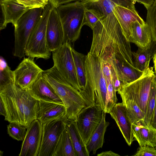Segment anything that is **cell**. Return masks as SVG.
I'll return each instance as SVG.
<instances>
[{
  "label": "cell",
  "instance_id": "6da1fadb",
  "mask_svg": "<svg viewBox=\"0 0 156 156\" xmlns=\"http://www.w3.org/2000/svg\"><path fill=\"white\" fill-rule=\"evenodd\" d=\"M90 53L115 67L122 63L134 66L130 43L113 12L101 18L92 29Z\"/></svg>",
  "mask_w": 156,
  "mask_h": 156
},
{
  "label": "cell",
  "instance_id": "44dd1931",
  "mask_svg": "<svg viewBox=\"0 0 156 156\" xmlns=\"http://www.w3.org/2000/svg\"><path fill=\"white\" fill-rule=\"evenodd\" d=\"M128 41L135 44L138 48L150 49L153 41L150 30L146 23L141 24L137 21L132 24Z\"/></svg>",
  "mask_w": 156,
  "mask_h": 156
},
{
  "label": "cell",
  "instance_id": "4dcf8cb0",
  "mask_svg": "<svg viewBox=\"0 0 156 156\" xmlns=\"http://www.w3.org/2000/svg\"><path fill=\"white\" fill-rule=\"evenodd\" d=\"M0 64V87L14 83L13 71L1 57Z\"/></svg>",
  "mask_w": 156,
  "mask_h": 156
},
{
  "label": "cell",
  "instance_id": "9c48e42d",
  "mask_svg": "<svg viewBox=\"0 0 156 156\" xmlns=\"http://www.w3.org/2000/svg\"><path fill=\"white\" fill-rule=\"evenodd\" d=\"M67 119L66 117L42 124L41 141L38 156H54Z\"/></svg>",
  "mask_w": 156,
  "mask_h": 156
},
{
  "label": "cell",
  "instance_id": "ba28073f",
  "mask_svg": "<svg viewBox=\"0 0 156 156\" xmlns=\"http://www.w3.org/2000/svg\"><path fill=\"white\" fill-rule=\"evenodd\" d=\"M71 44L66 42L52 51L54 66L62 76L73 87L80 91L78 82Z\"/></svg>",
  "mask_w": 156,
  "mask_h": 156
},
{
  "label": "cell",
  "instance_id": "d4e9b609",
  "mask_svg": "<svg viewBox=\"0 0 156 156\" xmlns=\"http://www.w3.org/2000/svg\"><path fill=\"white\" fill-rule=\"evenodd\" d=\"M106 113L103 112L100 122L86 144L87 149L90 153L92 151L94 154H95L97 151L103 146L105 134L109 124L105 120Z\"/></svg>",
  "mask_w": 156,
  "mask_h": 156
},
{
  "label": "cell",
  "instance_id": "60d3db41",
  "mask_svg": "<svg viewBox=\"0 0 156 156\" xmlns=\"http://www.w3.org/2000/svg\"><path fill=\"white\" fill-rule=\"evenodd\" d=\"M0 114L4 117L5 115V108L2 99L1 98H0Z\"/></svg>",
  "mask_w": 156,
  "mask_h": 156
},
{
  "label": "cell",
  "instance_id": "f35d334b",
  "mask_svg": "<svg viewBox=\"0 0 156 156\" xmlns=\"http://www.w3.org/2000/svg\"><path fill=\"white\" fill-rule=\"evenodd\" d=\"M97 156H119V154H116L111 151H103L101 153L98 154L97 155Z\"/></svg>",
  "mask_w": 156,
  "mask_h": 156
},
{
  "label": "cell",
  "instance_id": "d6986e66",
  "mask_svg": "<svg viewBox=\"0 0 156 156\" xmlns=\"http://www.w3.org/2000/svg\"><path fill=\"white\" fill-rule=\"evenodd\" d=\"M3 15L0 30L5 29L9 23L15 27L22 16L30 9L19 3L17 0H7L0 3Z\"/></svg>",
  "mask_w": 156,
  "mask_h": 156
},
{
  "label": "cell",
  "instance_id": "277c9868",
  "mask_svg": "<svg viewBox=\"0 0 156 156\" xmlns=\"http://www.w3.org/2000/svg\"><path fill=\"white\" fill-rule=\"evenodd\" d=\"M85 66L86 83L83 88L88 95L96 97V103L105 113L107 99V88L100 59L88 53L86 55Z\"/></svg>",
  "mask_w": 156,
  "mask_h": 156
},
{
  "label": "cell",
  "instance_id": "ac0fdd59",
  "mask_svg": "<svg viewBox=\"0 0 156 156\" xmlns=\"http://www.w3.org/2000/svg\"><path fill=\"white\" fill-rule=\"evenodd\" d=\"M66 117V110L63 105L38 101L37 119L42 124L54 120L62 119Z\"/></svg>",
  "mask_w": 156,
  "mask_h": 156
},
{
  "label": "cell",
  "instance_id": "52a82bcc",
  "mask_svg": "<svg viewBox=\"0 0 156 156\" xmlns=\"http://www.w3.org/2000/svg\"><path fill=\"white\" fill-rule=\"evenodd\" d=\"M44 8L30 9L20 18L15 27L13 55L22 58L25 56L28 39L42 16Z\"/></svg>",
  "mask_w": 156,
  "mask_h": 156
},
{
  "label": "cell",
  "instance_id": "1f68e13d",
  "mask_svg": "<svg viewBox=\"0 0 156 156\" xmlns=\"http://www.w3.org/2000/svg\"><path fill=\"white\" fill-rule=\"evenodd\" d=\"M27 126L10 122L7 126V132L12 138L18 141H23L27 131Z\"/></svg>",
  "mask_w": 156,
  "mask_h": 156
},
{
  "label": "cell",
  "instance_id": "f6af8a7d",
  "mask_svg": "<svg viewBox=\"0 0 156 156\" xmlns=\"http://www.w3.org/2000/svg\"><path fill=\"white\" fill-rule=\"evenodd\" d=\"M7 0H0V3Z\"/></svg>",
  "mask_w": 156,
  "mask_h": 156
},
{
  "label": "cell",
  "instance_id": "603a6c76",
  "mask_svg": "<svg viewBox=\"0 0 156 156\" xmlns=\"http://www.w3.org/2000/svg\"><path fill=\"white\" fill-rule=\"evenodd\" d=\"M118 93L121 98L122 102L126 108L132 124L144 120V112L138 106L132 94L123 83Z\"/></svg>",
  "mask_w": 156,
  "mask_h": 156
},
{
  "label": "cell",
  "instance_id": "7402d4cb",
  "mask_svg": "<svg viewBox=\"0 0 156 156\" xmlns=\"http://www.w3.org/2000/svg\"><path fill=\"white\" fill-rule=\"evenodd\" d=\"M132 128L134 138L140 146L153 147L156 141V129L151 125L147 124L144 120L133 124Z\"/></svg>",
  "mask_w": 156,
  "mask_h": 156
},
{
  "label": "cell",
  "instance_id": "74e56055",
  "mask_svg": "<svg viewBox=\"0 0 156 156\" xmlns=\"http://www.w3.org/2000/svg\"><path fill=\"white\" fill-rule=\"evenodd\" d=\"M136 2L142 4L147 9L153 4L154 0H132Z\"/></svg>",
  "mask_w": 156,
  "mask_h": 156
},
{
  "label": "cell",
  "instance_id": "484cf974",
  "mask_svg": "<svg viewBox=\"0 0 156 156\" xmlns=\"http://www.w3.org/2000/svg\"><path fill=\"white\" fill-rule=\"evenodd\" d=\"M66 127L68 129L76 156H89L90 153L83 139L74 120L67 119Z\"/></svg>",
  "mask_w": 156,
  "mask_h": 156
},
{
  "label": "cell",
  "instance_id": "4fadbf2b",
  "mask_svg": "<svg viewBox=\"0 0 156 156\" xmlns=\"http://www.w3.org/2000/svg\"><path fill=\"white\" fill-rule=\"evenodd\" d=\"M42 124L36 119L27 127L19 156H38L42 138Z\"/></svg>",
  "mask_w": 156,
  "mask_h": 156
},
{
  "label": "cell",
  "instance_id": "30bf717a",
  "mask_svg": "<svg viewBox=\"0 0 156 156\" xmlns=\"http://www.w3.org/2000/svg\"><path fill=\"white\" fill-rule=\"evenodd\" d=\"M155 75L153 68L149 66L143 71L142 75L138 79L123 84L133 96L138 106L144 112V116Z\"/></svg>",
  "mask_w": 156,
  "mask_h": 156
},
{
  "label": "cell",
  "instance_id": "8d00e7d4",
  "mask_svg": "<svg viewBox=\"0 0 156 156\" xmlns=\"http://www.w3.org/2000/svg\"><path fill=\"white\" fill-rule=\"evenodd\" d=\"M84 0H49V2L52 6L57 9L60 6L76 1H82Z\"/></svg>",
  "mask_w": 156,
  "mask_h": 156
},
{
  "label": "cell",
  "instance_id": "5bb4252c",
  "mask_svg": "<svg viewBox=\"0 0 156 156\" xmlns=\"http://www.w3.org/2000/svg\"><path fill=\"white\" fill-rule=\"evenodd\" d=\"M86 8L94 12L100 19L112 12L117 5L126 8L138 14L135 8L136 2L132 0H84Z\"/></svg>",
  "mask_w": 156,
  "mask_h": 156
},
{
  "label": "cell",
  "instance_id": "f1b7e54d",
  "mask_svg": "<svg viewBox=\"0 0 156 156\" xmlns=\"http://www.w3.org/2000/svg\"><path fill=\"white\" fill-rule=\"evenodd\" d=\"M132 55L134 66L140 70L143 71L149 66L152 58L150 49H144L138 48L136 51H132Z\"/></svg>",
  "mask_w": 156,
  "mask_h": 156
},
{
  "label": "cell",
  "instance_id": "7c38bea8",
  "mask_svg": "<svg viewBox=\"0 0 156 156\" xmlns=\"http://www.w3.org/2000/svg\"><path fill=\"white\" fill-rule=\"evenodd\" d=\"M33 59L24 58L13 71L15 84L23 89H27L44 71Z\"/></svg>",
  "mask_w": 156,
  "mask_h": 156
},
{
  "label": "cell",
  "instance_id": "e0dca14e",
  "mask_svg": "<svg viewBox=\"0 0 156 156\" xmlns=\"http://www.w3.org/2000/svg\"><path fill=\"white\" fill-rule=\"evenodd\" d=\"M109 113L116 122L127 144L130 146L134 140L133 124L125 105L122 102L117 103Z\"/></svg>",
  "mask_w": 156,
  "mask_h": 156
},
{
  "label": "cell",
  "instance_id": "ee69618b",
  "mask_svg": "<svg viewBox=\"0 0 156 156\" xmlns=\"http://www.w3.org/2000/svg\"><path fill=\"white\" fill-rule=\"evenodd\" d=\"M153 147L156 148V141Z\"/></svg>",
  "mask_w": 156,
  "mask_h": 156
},
{
  "label": "cell",
  "instance_id": "3957f363",
  "mask_svg": "<svg viewBox=\"0 0 156 156\" xmlns=\"http://www.w3.org/2000/svg\"><path fill=\"white\" fill-rule=\"evenodd\" d=\"M42 74L62 100L66 108L67 119L75 120L81 111L87 106L80 91L70 84L54 66L44 70Z\"/></svg>",
  "mask_w": 156,
  "mask_h": 156
},
{
  "label": "cell",
  "instance_id": "d6a6232c",
  "mask_svg": "<svg viewBox=\"0 0 156 156\" xmlns=\"http://www.w3.org/2000/svg\"><path fill=\"white\" fill-rule=\"evenodd\" d=\"M146 23L151 31L152 42L156 41V0L147 9Z\"/></svg>",
  "mask_w": 156,
  "mask_h": 156
},
{
  "label": "cell",
  "instance_id": "4316f807",
  "mask_svg": "<svg viewBox=\"0 0 156 156\" xmlns=\"http://www.w3.org/2000/svg\"><path fill=\"white\" fill-rule=\"evenodd\" d=\"M54 156H76L66 126L57 145Z\"/></svg>",
  "mask_w": 156,
  "mask_h": 156
},
{
  "label": "cell",
  "instance_id": "ffe728a7",
  "mask_svg": "<svg viewBox=\"0 0 156 156\" xmlns=\"http://www.w3.org/2000/svg\"><path fill=\"white\" fill-rule=\"evenodd\" d=\"M112 11L121 27L123 34L128 41L130 35L132 23L136 21L141 24L146 23L138 14L126 8L117 5Z\"/></svg>",
  "mask_w": 156,
  "mask_h": 156
},
{
  "label": "cell",
  "instance_id": "5b68a950",
  "mask_svg": "<svg viewBox=\"0 0 156 156\" xmlns=\"http://www.w3.org/2000/svg\"><path fill=\"white\" fill-rule=\"evenodd\" d=\"M56 9L63 28L64 43L74 42L78 38L84 25L86 8L83 1L69 3Z\"/></svg>",
  "mask_w": 156,
  "mask_h": 156
},
{
  "label": "cell",
  "instance_id": "7bdbcfd3",
  "mask_svg": "<svg viewBox=\"0 0 156 156\" xmlns=\"http://www.w3.org/2000/svg\"><path fill=\"white\" fill-rule=\"evenodd\" d=\"M153 61L154 64V68L155 73L156 74V52L152 56Z\"/></svg>",
  "mask_w": 156,
  "mask_h": 156
},
{
  "label": "cell",
  "instance_id": "836d02e7",
  "mask_svg": "<svg viewBox=\"0 0 156 156\" xmlns=\"http://www.w3.org/2000/svg\"><path fill=\"white\" fill-rule=\"evenodd\" d=\"M18 2L29 9L42 8L48 3L49 0H17Z\"/></svg>",
  "mask_w": 156,
  "mask_h": 156
},
{
  "label": "cell",
  "instance_id": "7a4b0ae2",
  "mask_svg": "<svg viewBox=\"0 0 156 156\" xmlns=\"http://www.w3.org/2000/svg\"><path fill=\"white\" fill-rule=\"evenodd\" d=\"M0 98L5 108V120L27 126L37 119L38 101L27 89L12 83L0 87Z\"/></svg>",
  "mask_w": 156,
  "mask_h": 156
},
{
  "label": "cell",
  "instance_id": "8992f818",
  "mask_svg": "<svg viewBox=\"0 0 156 156\" xmlns=\"http://www.w3.org/2000/svg\"><path fill=\"white\" fill-rule=\"evenodd\" d=\"M53 8L49 2L44 7L41 17L28 39L25 55L34 59H47L50 58L51 52L47 45L46 29L48 19Z\"/></svg>",
  "mask_w": 156,
  "mask_h": 156
},
{
  "label": "cell",
  "instance_id": "cb8c5ba5",
  "mask_svg": "<svg viewBox=\"0 0 156 156\" xmlns=\"http://www.w3.org/2000/svg\"><path fill=\"white\" fill-rule=\"evenodd\" d=\"M102 72L107 85V99L105 113H109L114 106L117 104L118 99L112 78L111 70L109 63L100 59Z\"/></svg>",
  "mask_w": 156,
  "mask_h": 156
},
{
  "label": "cell",
  "instance_id": "9a60e30c",
  "mask_svg": "<svg viewBox=\"0 0 156 156\" xmlns=\"http://www.w3.org/2000/svg\"><path fill=\"white\" fill-rule=\"evenodd\" d=\"M46 39L48 47L51 52L64 43L62 24L57 9L55 8L52 10L48 21Z\"/></svg>",
  "mask_w": 156,
  "mask_h": 156
},
{
  "label": "cell",
  "instance_id": "83f0119b",
  "mask_svg": "<svg viewBox=\"0 0 156 156\" xmlns=\"http://www.w3.org/2000/svg\"><path fill=\"white\" fill-rule=\"evenodd\" d=\"M72 52L79 86L82 90L86 83L85 62L86 55L79 53L72 47Z\"/></svg>",
  "mask_w": 156,
  "mask_h": 156
},
{
  "label": "cell",
  "instance_id": "b9f144b4",
  "mask_svg": "<svg viewBox=\"0 0 156 156\" xmlns=\"http://www.w3.org/2000/svg\"><path fill=\"white\" fill-rule=\"evenodd\" d=\"M150 50L152 55L156 52V41L152 42Z\"/></svg>",
  "mask_w": 156,
  "mask_h": 156
},
{
  "label": "cell",
  "instance_id": "8fae6325",
  "mask_svg": "<svg viewBox=\"0 0 156 156\" xmlns=\"http://www.w3.org/2000/svg\"><path fill=\"white\" fill-rule=\"evenodd\" d=\"M103 112L95 103L83 108L77 116L75 121L86 144L100 122Z\"/></svg>",
  "mask_w": 156,
  "mask_h": 156
},
{
  "label": "cell",
  "instance_id": "2e32d148",
  "mask_svg": "<svg viewBox=\"0 0 156 156\" xmlns=\"http://www.w3.org/2000/svg\"><path fill=\"white\" fill-rule=\"evenodd\" d=\"M42 73L27 89L30 95L38 101L63 105L60 98L45 79Z\"/></svg>",
  "mask_w": 156,
  "mask_h": 156
},
{
  "label": "cell",
  "instance_id": "e575fe53",
  "mask_svg": "<svg viewBox=\"0 0 156 156\" xmlns=\"http://www.w3.org/2000/svg\"><path fill=\"white\" fill-rule=\"evenodd\" d=\"M100 19L92 11L86 9L85 13L84 25L89 27L92 30Z\"/></svg>",
  "mask_w": 156,
  "mask_h": 156
},
{
  "label": "cell",
  "instance_id": "f546056e",
  "mask_svg": "<svg viewBox=\"0 0 156 156\" xmlns=\"http://www.w3.org/2000/svg\"><path fill=\"white\" fill-rule=\"evenodd\" d=\"M156 98V74L154 77L147 103L144 120L147 124L151 125Z\"/></svg>",
  "mask_w": 156,
  "mask_h": 156
},
{
  "label": "cell",
  "instance_id": "ab89813d",
  "mask_svg": "<svg viewBox=\"0 0 156 156\" xmlns=\"http://www.w3.org/2000/svg\"><path fill=\"white\" fill-rule=\"evenodd\" d=\"M151 125L153 128L156 129V98L155 104L153 114Z\"/></svg>",
  "mask_w": 156,
  "mask_h": 156
},
{
  "label": "cell",
  "instance_id": "d590c367",
  "mask_svg": "<svg viewBox=\"0 0 156 156\" xmlns=\"http://www.w3.org/2000/svg\"><path fill=\"white\" fill-rule=\"evenodd\" d=\"M134 156H156V148L149 146L140 147Z\"/></svg>",
  "mask_w": 156,
  "mask_h": 156
}]
</instances>
